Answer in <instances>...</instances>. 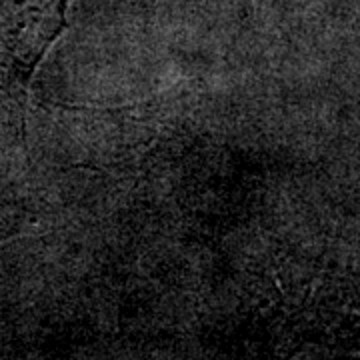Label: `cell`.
<instances>
[{"mask_svg": "<svg viewBox=\"0 0 360 360\" xmlns=\"http://www.w3.org/2000/svg\"><path fill=\"white\" fill-rule=\"evenodd\" d=\"M72 0H0V92L20 122L30 82L51 46L65 32Z\"/></svg>", "mask_w": 360, "mask_h": 360, "instance_id": "obj_1", "label": "cell"}, {"mask_svg": "<svg viewBox=\"0 0 360 360\" xmlns=\"http://www.w3.org/2000/svg\"><path fill=\"white\" fill-rule=\"evenodd\" d=\"M20 219L16 217V212H13L11 208H2L0 206V243L11 238L14 234L20 232Z\"/></svg>", "mask_w": 360, "mask_h": 360, "instance_id": "obj_2", "label": "cell"}]
</instances>
